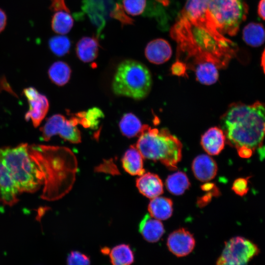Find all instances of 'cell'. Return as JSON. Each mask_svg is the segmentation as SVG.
Instances as JSON below:
<instances>
[{"label": "cell", "instance_id": "cell-1", "mask_svg": "<svg viewBox=\"0 0 265 265\" xmlns=\"http://www.w3.org/2000/svg\"><path fill=\"white\" fill-rule=\"evenodd\" d=\"M170 34L178 45L177 60L185 63L187 69L206 62L213 63L218 69L225 68L237 51L234 43L203 18L180 15Z\"/></svg>", "mask_w": 265, "mask_h": 265}, {"label": "cell", "instance_id": "cell-2", "mask_svg": "<svg viewBox=\"0 0 265 265\" xmlns=\"http://www.w3.org/2000/svg\"><path fill=\"white\" fill-rule=\"evenodd\" d=\"M220 125L226 142L239 157L249 158L262 146L265 137V104L233 103L221 117Z\"/></svg>", "mask_w": 265, "mask_h": 265}, {"label": "cell", "instance_id": "cell-3", "mask_svg": "<svg viewBox=\"0 0 265 265\" xmlns=\"http://www.w3.org/2000/svg\"><path fill=\"white\" fill-rule=\"evenodd\" d=\"M45 176L43 198H61L72 189L77 169L75 157L66 150L44 146L30 147Z\"/></svg>", "mask_w": 265, "mask_h": 265}, {"label": "cell", "instance_id": "cell-4", "mask_svg": "<svg viewBox=\"0 0 265 265\" xmlns=\"http://www.w3.org/2000/svg\"><path fill=\"white\" fill-rule=\"evenodd\" d=\"M135 146L143 159L159 161L170 170H176L182 159L181 142L165 128L144 125Z\"/></svg>", "mask_w": 265, "mask_h": 265}, {"label": "cell", "instance_id": "cell-5", "mask_svg": "<svg viewBox=\"0 0 265 265\" xmlns=\"http://www.w3.org/2000/svg\"><path fill=\"white\" fill-rule=\"evenodd\" d=\"M1 149L5 163L20 192H34L44 185V173L38 162L30 153L27 144Z\"/></svg>", "mask_w": 265, "mask_h": 265}, {"label": "cell", "instance_id": "cell-6", "mask_svg": "<svg viewBox=\"0 0 265 265\" xmlns=\"http://www.w3.org/2000/svg\"><path fill=\"white\" fill-rule=\"evenodd\" d=\"M152 84L151 75L146 66L137 61L127 59L118 65L111 86L117 95L141 100L148 95Z\"/></svg>", "mask_w": 265, "mask_h": 265}, {"label": "cell", "instance_id": "cell-7", "mask_svg": "<svg viewBox=\"0 0 265 265\" xmlns=\"http://www.w3.org/2000/svg\"><path fill=\"white\" fill-rule=\"evenodd\" d=\"M206 17L222 34L235 36L245 20L248 7L243 0H197Z\"/></svg>", "mask_w": 265, "mask_h": 265}, {"label": "cell", "instance_id": "cell-8", "mask_svg": "<svg viewBox=\"0 0 265 265\" xmlns=\"http://www.w3.org/2000/svg\"><path fill=\"white\" fill-rule=\"evenodd\" d=\"M260 253L258 245L250 240L236 237L225 242V246L216 264L241 265L247 264Z\"/></svg>", "mask_w": 265, "mask_h": 265}, {"label": "cell", "instance_id": "cell-9", "mask_svg": "<svg viewBox=\"0 0 265 265\" xmlns=\"http://www.w3.org/2000/svg\"><path fill=\"white\" fill-rule=\"evenodd\" d=\"M77 123L75 118L67 120L62 115H53L40 129L42 138L45 141H49L53 136L58 134L71 143H79L81 141V135L76 126Z\"/></svg>", "mask_w": 265, "mask_h": 265}, {"label": "cell", "instance_id": "cell-10", "mask_svg": "<svg viewBox=\"0 0 265 265\" xmlns=\"http://www.w3.org/2000/svg\"><path fill=\"white\" fill-rule=\"evenodd\" d=\"M23 92L29 106L28 111L25 114V119L26 121L31 120L34 127L36 128L48 112L49 107L48 100L46 96L33 87L26 88Z\"/></svg>", "mask_w": 265, "mask_h": 265}, {"label": "cell", "instance_id": "cell-11", "mask_svg": "<svg viewBox=\"0 0 265 265\" xmlns=\"http://www.w3.org/2000/svg\"><path fill=\"white\" fill-rule=\"evenodd\" d=\"M20 193L0 148V200L4 204L12 206L18 201V195Z\"/></svg>", "mask_w": 265, "mask_h": 265}, {"label": "cell", "instance_id": "cell-12", "mask_svg": "<svg viewBox=\"0 0 265 265\" xmlns=\"http://www.w3.org/2000/svg\"><path fill=\"white\" fill-rule=\"evenodd\" d=\"M50 9L54 12L52 20L53 30L64 35L70 32L74 25V19L65 0H51Z\"/></svg>", "mask_w": 265, "mask_h": 265}, {"label": "cell", "instance_id": "cell-13", "mask_svg": "<svg viewBox=\"0 0 265 265\" xmlns=\"http://www.w3.org/2000/svg\"><path fill=\"white\" fill-rule=\"evenodd\" d=\"M195 244L193 235L184 228L171 233L167 240L169 251L177 257L186 256L192 252Z\"/></svg>", "mask_w": 265, "mask_h": 265}, {"label": "cell", "instance_id": "cell-14", "mask_svg": "<svg viewBox=\"0 0 265 265\" xmlns=\"http://www.w3.org/2000/svg\"><path fill=\"white\" fill-rule=\"evenodd\" d=\"M172 53V49L169 43L161 38L150 41L145 49V55L147 59L155 64H162L168 61Z\"/></svg>", "mask_w": 265, "mask_h": 265}, {"label": "cell", "instance_id": "cell-15", "mask_svg": "<svg viewBox=\"0 0 265 265\" xmlns=\"http://www.w3.org/2000/svg\"><path fill=\"white\" fill-rule=\"evenodd\" d=\"M139 176L136 180V186L141 194L152 199L162 194L163 183L158 175L147 172Z\"/></svg>", "mask_w": 265, "mask_h": 265}, {"label": "cell", "instance_id": "cell-16", "mask_svg": "<svg viewBox=\"0 0 265 265\" xmlns=\"http://www.w3.org/2000/svg\"><path fill=\"white\" fill-rule=\"evenodd\" d=\"M192 170L196 179L202 182H208L216 176L217 165L211 157L202 154L197 156L193 160Z\"/></svg>", "mask_w": 265, "mask_h": 265}, {"label": "cell", "instance_id": "cell-17", "mask_svg": "<svg viewBox=\"0 0 265 265\" xmlns=\"http://www.w3.org/2000/svg\"><path fill=\"white\" fill-rule=\"evenodd\" d=\"M226 137L221 128L217 127L208 129L202 136L201 144L210 155H217L224 149Z\"/></svg>", "mask_w": 265, "mask_h": 265}, {"label": "cell", "instance_id": "cell-18", "mask_svg": "<svg viewBox=\"0 0 265 265\" xmlns=\"http://www.w3.org/2000/svg\"><path fill=\"white\" fill-rule=\"evenodd\" d=\"M138 228L143 238L150 242L158 241L164 232L163 225L160 220L149 214L144 215Z\"/></svg>", "mask_w": 265, "mask_h": 265}, {"label": "cell", "instance_id": "cell-19", "mask_svg": "<svg viewBox=\"0 0 265 265\" xmlns=\"http://www.w3.org/2000/svg\"><path fill=\"white\" fill-rule=\"evenodd\" d=\"M143 157L134 145L131 146L122 158V165L124 170L132 176H140L145 171L143 168Z\"/></svg>", "mask_w": 265, "mask_h": 265}, {"label": "cell", "instance_id": "cell-20", "mask_svg": "<svg viewBox=\"0 0 265 265\" xmlns=\"http://www.w3.org/2000/svg\"><path fill=\"white\" fill-rule=\"evenodd\" d=\"M99 47V42L97 38L84 36L80 38L76 44V54L80 60L90 62L97 58Z\"/></svg>", "mask_w": 265, "mask_h": 265}, {"label": "cell", "instance_id": "cell-21", "mask_svg": "<svg viewBox=\"0 0 265 265\" xmlns=\"http://www.w3.org/2000/svg\"><path fill=\"white\" fill-rule=\"evenodd\" d=\"M148 210L152 217L159 220H166L172 214L173 202L168 198L159 196L152 198Z\"/></svg>", "mask_w": 265, "mask_h": 265}, {"label": "cell", "instance_id": "cell-22", "mask_svg": "<svg viewBox=\"0 0 265 265\" xmlns=\"http://www.w3.org/2000/svg\"><path fill=\"white\" fill-rule=\"evenodd\" d=\"M242 38L244 41L250 46H260L265 41V28L260 23H250L243 29Z\"/></svg>", "mask_w": 265, "mask_h": 265}, {"label": "cell", "instance_id": "cell-23", "mask_svg": "<svg viewBox=\"0 0 265 265\" xmlns=\"http://www.w3.org/2000/svg\"><path fill=\"white\" fill-rule=\"evenodd\" d=\"M218 68L211 62H203L196 65L193 70L195 72L197 80L205 85L215 83L219 77Z\"/></svg>", "mask_w": 265, "mask_h": 265}, {"label": "cell", "instance_id": "cell-24", "mask_svg": "<svg viewBox=\"0 0 265 265\" xmlns=\"http://www.w3.org/2000/svg\"><path fill=\"white\" fill-rule=\"evenodd\" d=\"M165 186L171 193L180 195L188 189L190 184L184 172L178 171L168 176L165 181Z\"/></svg>", "mask_w": 265, "mask_h": 265}, {"label": "cell", "instance_id": "cell-25", "mask_svg": "<svg viewBox=\"0 0 265 265\" xmlns=\"http://www.w3.org/2000/svg\"><path fill=\"white\" fill-rule=\"evenodd\" d=\"M71 74V68L68 64L62 61L54 62L48 70L50 80L59 86L66 84L70 80Z\"/></svg>", "mask_w": 265, "mask_h": 265}, {"label": "cell", "instance_id": "cell-26", "mask_svg": "<svg viewBox=\"0 0 265 265\" xmlns=\"http://www.w3.org/2000/svg\"><path fill=\"white\" fill-rule=\"evenodd\" d=\"M119 126L122 133L131 138L140 134L143 125L134 114L128 113L123 115Z\"/></svg>", "mask_w": 265, "mask_h": 265}, {"label": "cell", "instance_id": "cell-27", "mask_svg": "<svg viewBox=\"0 0 265 265\" xmlns=\"http://www.w3.org/2000/svg\"><path fill=\"white\" fill-rule=\"evenodd\" d=\"M111 263L114 265H129L134 261L133 252L129 245L115 246L109 252Z\"/></svg>", "mask_w": 265, "mask_h": 265}, {"label": "cell", "instance_id": "cell-28", "mask_svg": "<svg viewBox=\"0 0 265 265\" xmlns=\"http://www.w3.org/2000/svg\"><path fill=\"white\" fill-rule=\"evenodd\" d=\"M51 52L57 56H62L69 52L71 46L70 39L60 34L51 37L48 42Z\"/></svg>", "mask_w": 265, "mask_h": 265}, {"label": "cell", "instance_id": "cell-29", "mask_svg": "<svg viewBox=\"0 0 265 265\" xmlns=\"http://www.w3.org/2000/svg\"><path fill=\"white\" fill-rule=\"evenodd\" d=\"M76 118L77 122H80L85 128H94L98 124L99 119L104 116L102 111L99 108L94 107L89 109L86 112L78 113Z\"/></svg>", "mask_w": 265, "mask_h": 265}, {"label": "cell", "instance_id": "cell-30", "mask_svg": "<svg viewBox=\"0 0 265 265\" xmlns=\"http://www.w3.org/2000/svg\"><path fill=\"white\" fill-rule=\"evenodd\" d=\"M125 11L132 16L141 14L146 7V0H123Z\"/></svg>", "mask_w": 265, "mask_h": 265}, {"label": "cell", "instance_id": "cell-31", "mask_svg": "<svg viewBox=\"0 0 265 265\" xmlns=\"http://www.w3.org/2000/svg\"><path fill=\"white\" fill-rule=\"evenodd\" d=\"M67 263L69 265H89L90 260L85 254L79 251H72L67 257Z\"/></svg>", "mask_w": 265, "mask_h": 265}, {"label": "cell", "instance_id": "cell-32", "mask_svg": "<svg viewBox=\"0 0 265 265\" xmlns=\"http://www.w3.org/2000/svg\"><path fill=\"white\" fill-rule=\"evenodd\" d=\"M251 177L239 178L236 179L232 186V189L237 195L243 196L249 191L248 180Z\"/></svg>", "mask_w": 265, "mask_h": 265}, {"label": "cell", "instance_id": "cell-33", "mask_svg": "<svg viewBox=\"0 0 265 265\" xmlns=\"http://www.w3.org/2000/svg\"><path fill=\"white\" fill-rule=\"evenodd\" d=\"M112 15L113 17L126 24H132L133 20L127 16L122 10L121 5L117 4Z\"/></svg>", "mask_w": 265, "mask_h": 265}, {"label": "cell", "instance_id": "cell-34", "mask_svg": "<svg viewBox=\"0 0 265 265\" xmlns=\"http://www.w3.org/2000/svg\"><path fill=\"white\" fill-rule=\"evenodd\" d=\"M171 70L173 75L184 77L186 74L187 69L185 63L180 61L176 60L172 65Z\"/></svg>", "mask_w": 265, "mask_h": 265}, {"label": "cell", "instance_id": "cell-35", "mask_svg": "<svg viewBox=\"0 0 265 265\" xmlns=\"http://www.w3.org/2000/svg\"><path fill=\"white\" fill-rule=\"evenodd\" d=\"M7 23V16L5 12L0 8V33L5 28Z\"/></svg>", "mask_w": 265, "mask_h": 265}, {"label": "cell", "instance_id": "cell-36", "mask_svg": "<svg viewBox=\"0 0 265 265\" xmlns=\"http://www.w3.org/2000/svg\"><path fill=\"white\" fill-rule=\"evenodd\" d=\"M259 16L265 20V0H260L258 6Z\"/></svg>", "mask_w": 265, "mask_h": 265}, {"label": "cell", "instance_id": "cell-37", "mask_svg": "<svg viewBox=\"0 0 265 265\" xmlns=\"http://www.w3.org/2000/svg\"><path fill=\"white\" fill-rule=\"evenodd\" d=\"M213 194H215L213 192H211L210 194H207V195L203 196L202 197L200 198V200L198 201V204L199 206H202L205 205L209 202Z\"/></svg>", "mask_w": 265, "mask_h": 265}, {"label": "cell", "instance_id": "cell-38", "mask_svg": "<svg viewBox=\"0 0 265 265\" xmlns=\"http://www.w3.org/2000/svg\"><path fill=\"white\" fill-rule=\"evenodd\" d=\"M261 65L262 67L263 72L265 74V48L263 51V52L261 56Z\"/></svg>", "mask_w": 265, "mask_h": 265}, {"label": "cell", "instance_id": "cell-39", "mask_svg": "<svg viewBox=\"0 0 265 265\" xmlns=\"http://www.w3.org/2000/svg\"><path fill=\"white\" fill-rule=\"evenodd\" d=\"M164 6H167L169 4V0H156Z\"/></svg>", "mask_w": 265, "mask_h": 265}]
</instances>
